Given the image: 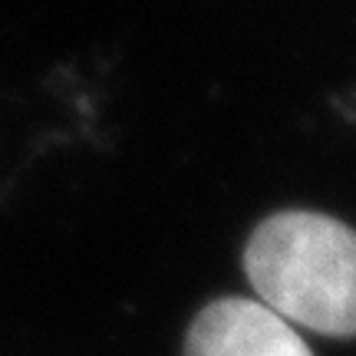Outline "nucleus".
<instances>
[{
    "instance_id": "nucleus-1",
    "label": "nucleus",
    "mask_w": 356,
    "mask_h": 356,
    "mask_svg": "<svg viewBox=\"0 0 356 356\" xmlns=\"http://www.w3.org/2000/svg\"><path fill=\"white\" fill-rule=\"evenodd\" d=\"M257 304L320 337H356V228L320 211H277L244 244Z\"/></svg>"
},
{
    "instance_id": "nucleus-2",
    "label": "nucleus",
    "mask_w": 356,
    "mask_h": 356,
    "mask_svg": "<svg viewBox=\"0 0 356 356\" xmlns=\"http://www.w3.org/2000/svg\"><path fill=\"white\" fill-rule=\"evenodd\" d=\"M181 356H314L287 320L248 297H221L198 310Z\"/></svg>"
}]
</instances>
